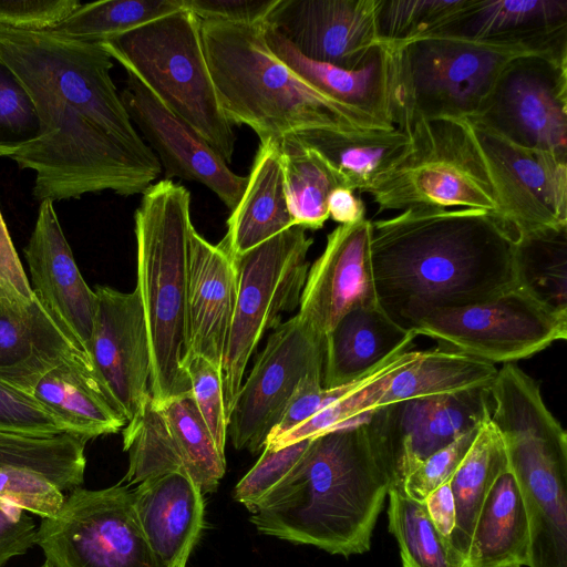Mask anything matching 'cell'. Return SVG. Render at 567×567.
I'll return each instance as SVG.
<instances>
[{
    "instance_id": "obj_1",
    "label": "cell",
    "mask_w": 567,
    "mask_h": 567,
    "mask_svg": "<svg viewBox=\"0 0 567 567\" xmlns=\"http://www.w3.org/2000/svg\"><path fill=\"white\" fill-rule=\"evenodd\" d=\"M0 62L25 89L39 136L10 158L34 173L39 203L111 190L143 194L162 166L137 133L111 78L112 56L101 43L54 30L0 27Z\"/></svg>"
},
{
    "instance_id": "obj_2",
    "label": "cell",
    "mask_w": 567,
    "mask_h": 567,
    "mask_svg": "<svg viewBox=\"0 0 567 567\" xmlns=\"http://www.w3.org/2000/svg\"><path fill=\"white\" fill-rule=\"evenodd\" d=\"M518 234L495 213L415 206L371 220L379 307L413 331L435 310L489 300L517 287Z\"/></svg>"
},
{
    "instance_id": "obj_3",
    "label": "cell",
    "mask_w": 567,
    "mask_h": 567,
    "mask_svg": "<svg viewBox=\"0 0 567 567\" xmlns=\"http://www.w3.org/2000/svg\"><path fill=\"white\" fill-rule=\"evenodd\" d=\"M364 419V417H363ZM390 480L363 420L313 437L250 513L261 534L349 557L368 551Z\"/></svg>"
},
{
    "instance_id": "obj_4",
    "label": "cell",
    "mask_w": 567,
    "mask_h": 567,
    "mask_svg": "<svg viewBox=\"0 0 567 567\" xmlns=\"http://www.w3.org/2000/svg\"><path fill=\"white\" fill-rule=\"evenodd\" d=\"M200 33L221 110L260 143L311 130H392L323 95L270 51L262 23L202 21ZM396 127V126H395Z\"/></svg>"
},
{
    "instance_id": "obj_5",
    "label": "cell",
    "mask_w": 567,
    "mask_h": 567,
    "mask_svg": "<svg viewBox=\"0 0 567 567\" xmlns=\"http://www.w3.org/2000/svg\"><path fill=\"white\" fill-rule=\"evenodd\" d=\"M491 422L524 499L529 524L526 567H567V434L539 384L515 363L489 388Z\"/></svg>"
},
{
    "instance_id": "obj_6",
    "label": "cell",
    "mask_w": 567,
    "mask_h": 567,
    "mask_svg": "<svg viewBox=\"0 0 567 567\" xmlns=\"http://www.w3.org/2000/svg\"><path fill=\"white\" fill-rule=\"evenodd\" d=\"M134 214L137 284L151 349L150 391L158 408L190 392L187 350V274L190 194L172 179L152 184Z\"/></svg>"
},
{
    "instance_id": "obj_7",
    "label": "cell",
    "mask_w": 567,
    "mask_h": 567,
    "mask_svg": "<svg viewBox=\"0 0 567 567\" xmlns=\"http://www.w3.org/2000/svg\"><path fill=\"white\" fill-rule=\"evenodd\" d=\"M390 48L396 65L395 126L404 131L416 117L472 118L509 62L533 54H567V38L517 41L435 34Z\"/></svg>"
},
{
    "instance_id": "obj_8",
    "label": "cell",
    "mask_w": 567,
    "mask_h": 567,
    "mask_svg": "<svg viewBox=\"0 0 567 567\" xmlns=\"http://www.w3.org/2000/svg\"><path fill=\"white\" fill-rule=\"evenodd\" d=\"M101 44L227 164L231 162L236 136L209 72L200 20L192 11L182 8Z\"/></svg>"
},
{
    "instance_id": "obj_9",
    "label": "cell",
    "mask_w": 567,
    "mask_h": 567,
    "mask_svg": "<svg viewBox=\"0 0 567 567\" xmlns=\"http://www.w3.org/2000/svg\"><path fill=\"white\" fill-rule=\"evenodd\" d=\"M403 154L367 190L378 214L415 206L498 214L497 194L467 118L416 117Z\"/></svg>"
},
{
    "instance_id": "obj_10",
    "label": "cell",
    "mask_w": 567,
    "mask_h": 567,
    "mask_svg": "<svg viewBox=\"0 0 567 567\" xmlns=\"http://www.w3.org/2000/svg\"><path fill=\"white\" fill-rule=\"evenodd\" d=\"M312 243L305 228L292 226L233 259L237 297L220 367L228 424L247 364L264 334L281 323L282 313L299 307Z\"/></svg>"
},
{
    "instance_id": "obj_11",
    "label": "cell",
    "mask_w": 567,
    "mask_h": 567,
    "mask_svg": "<svg viewBox=\"0 0 567 567\" xmlns=\"http://www.w3.org/2000/svg\"><path fill=\"white\" fill-rule=\"evenodd\" d=\"M37 545L54 567H167L151 548L133 489L76 487L54 517L42 518Z\"/></svg>"
},
{
    "instance_id": "obj_12",
    "label": "cell",
    "mask_w": 567,
    "mask_h": 567,
    "mask_svg": "<svg viewBox=\"0 0 567 567\" xmlns=\"http://www.w3.org/2000/svg\"><path fill=\"white\" fill-rule=\"evenodd\" d=\"M416 336L489 363H514L567 338V315L555 312L520 287L480 303L439 309L421 319Z\"/></svg>"
},
{
    "instance_id": "obj_13",
    "label": "cell",
    "mask_w": 567,
    "mask_h": 567,
    "mask_svg": "<svg viewBox=\"0 0 567 567\" xmlns=\"http://www.w3.org/2000/svg\"><path fill=\"white\" fill-rule=\"evenodd\" d=\"M489 389L410 399L381 405L363 423L384 465L390 488L402 492L426 457L491 417Z\"/></svg>"
},
{
    "instance_id": "obj_14",
    "label": "cell",
    "mask_w": 567,
    "mask_h": 567,
    "mask_svg": "<svg viewBox=\"0 0 567 567\" xmlns=\"http://www.w3.org/2000/svg\"><path fill=\"white\" fill-rule=\"evenodd\" d=\"M468 121L518 145L567 155V54L509 62Z\"/></svg>"
},
{
    "instance_id": "obj_15",
    "label": "cell",
    "mask_w": 567,
    "mask_h": 567,
    "mask_svg": "<svg viewBox=\"0 0 567 567\" xmlns=\"http://www.w3.org/2000/svg\"><path fill=\"white\" fill-rule=\"evenodd\" d=\"M323 357L324 339L298 315L272 330L243 381L229 417L228 434L235 449L254 454L264 450L299 382L322 372Z\"/></svg>"
},
{
    "instance_id": "obj_16",
    "label": "cell",
    "mask_w": 567,
    "mask_h": 567,
    "mask_svg": "<svg viewBox=\"0 0 567 567\" xmlns=\"http://www.w3.org/2000/svg\"><path fill=\"white\" fill-rule=\"evenodd\" d=\"M471 124L496 189L497 216L518 236L567 225V155L522 146Z\"/></svg>"
},
{
    "instance_id": "obj_17",
    "label": "cell",
    "mask_w": 567,
    "mask_h": 567,
    "mask_svg": "<svg viewBox=\"0 0 567 567\" xmlns=\"http://www.w3.org/2000/svg\"><path fill=\"white\" fill-rule=\"evenodd\" d=\"M120 93L126 112L165 169L167 179L179 177L203 184L231 212L247 185L218 153L184 120L162 104L148 87L126 71Z\"/></svg>"
},
{
    "instance_id": "obj_18",
    "label": "cell",
    "mask_w": 567,
    "mask_h": 567,
    "mask_svg": "<svg viewBox=\"0 0 567 567\" xmlns=\"http://www.w3.org/2000/svg\"><path fill=\"white\" fill-rule=\"evenodd\" d=\"M97 298L86 352L128 422L150 396L151 349L138 290L95 286Z\"/></svg>"
},
{
    "instance_id": "obj_19",
    "label": "cell",
    "mask_w": 567,
    "mask_h": 567,
    "mask_svg": "<svg viewBox=\"0 0 567 567\" xmlns=\"http://www.w3.org/2000/svg\"><path fill=\"white\" fill-rule=\"evenodd\" d=\"M380 0H278L265 24L302 55L343 69L362 65L377 47Z\"/></svg>"
},
{
    "instance_id": "obj_20",
    "label": "cell",
    "mask_w": 567,
    "mask_h": 567,
    "mask_svg": "<svg viewBox=\"0 0 567 567\" xmlns=\"http://www.w3.org/2000/svg\"><path fill=\"white\" fill-rule=\"evenodd\" d=\"M379 306L371 262V220L339 225L309 267L298 316L326 339L339 320L357 308Z\"/></svg>"
},
{
    "instance_id": "obj_21",
    "label": "cell",
    "mask_w": 567,
    "mask_h": 567,
    "mask_svg": "<svg viewBox=\"0 0 567 567\" xmlns=\"http://www.w3.org/2000/svg\"><path fill=\"white\" fill-rule=\"evenodd\" d=\"M23 254L33 293L87 354L97 298L75 264L53 202H40L35 225Z\"/></svg>"
},
{
    "instance_id": "obj_22",
    "label": "cell",
    "mask_w": 567,
    "mask_h": 567,
    "mask_svg": "<svg viewBox=\"0 0 567 567\" xmlns=\"http://www.w3.org/2000/svg\"><path fill=\"white\" fill-rule=\"evenodd\" d=\"M272 54L317 91L358 113L395 127L396 65L394 51L380 44L357 69H343L302 55L265 24Z\"/></svg>"
},
{
    "instance_id": "obj_23",
    "label": "cell",
    "mask_w": 567,
    "mask_h": 567,
    "mask_svg": "<svg viewBox=\"0 0 567 567\" xmlns=\"http://www.w3.org/2000/svg\"><path fill=\"white\" fill-rule=\"evenodd\" d=\"M236 297L234 260L218 244H210L193 228L188 249L185 360L199 355L220 370Z\"/></svg>"
},
{
    "instance_id": "obj_24",
    "label": "cell",
    "mask_w": 567,
    "mask_h": 567,
    "mask_svg": "<svg viewBox=\"0 0 567 567\" xmlns=\"http://www.w3.org/2000/svg\"><path fill=\"white\" fill-rule=\"evenodd\" d=\"M78 355L87 354L37 297L30 303L0 297L1 382L33 395L48 371Z\"/></svg>"
},
{
    "instance_id": "obj_25",
    "label": "cell",
    "mask_w": 567,
    "mask_h": 567,
    "mask_svg": "<svg viewBox=\"0 0 567 567\" xmlns=\"http://www.w3.org/2000/svg\"><path fill=\"white\" fill-rule=\"evenodd\" d=\"M142 530L167 567H186L204 526L199 486L184 472L148 478L133 489Z\"/></svg>"
},
{
    "instance_id": "obj_26",
    "label": "cell",
    "mask_w": 567,
    "mask_h": 567,
    "mask_svg": "<svg viewBox=\"0 0 567 567\" xmlns=\"http://www.w3.org/2000/svg\"><path fill=\"white\" fill-rule=\"evenodd\" d=\"M33 396L71 433L90 440L117 433L127 423L87 355L65 360L48 371Z\"/></svg>"
},
{
    "instance_id": "obj_27",
    "label": "cell",
    "mask_w": 567,
    "mask_h": 567,
    "mask_svg": "<svg viewBox=\"0 0 567 567\" xmlns=\"http://www.w3.org/2000/svg\"><path fill=\"white\" fill-rule=\"evenodd\" d=\"M415 337L379 306L349 311L324 339L322 386L337 388L360 379L388 358L411 350Z\"/></svg>"
},
{
    "instance_id": "obj_28",
    "label": "cell",
    "mask_w": 567,
    "mask_h": 567,
    "mask_svg": "<svg viewBox=\"0 0 567 567\" xmlns=\"http://www.w3.org/2000/svg\"><path fill=\"white\" fill-rule=\"evenodd\" d=\"M292 226L279 145L277 141L260 143L244 194L218 245L235 259Z\"/></svg>"
},
{
    "instance_id": "obj_29",
    "label": "cell",
    "mask_w": 567,
    "mask_h": 567,
    "mask_svg": "<svg viewBox=\"0 0 567 567\" xmlns=\"http://www.w3.org/2000/svg\"><path fill=\"white\" fill-rule=\"evenodd\" d=\"M529 524L514 474L507 467L480 511L468 551L470 567L527 566Z\"/></svg>"
},
{
    "instance_id": "obj_30",
    "label": "cell",
    "mask_w": 567,
    "mask_h": 567,
    "mask_svg": "<svg viewBox=\"0 0 567 567\" xmlns=\"http://www.w3.org/2000/svg\"><path fill=\"white\" fill-rule=\"evenodd\" d=\"M441 34L474 40L567 38V0H472L457 21Z\"/></svg>"
},
{
    "instance_id": "obj_31",
    "label": "cell",
    "mask_w": 567,
    "mask_h": 567,
    "mask_svg": "<svg viewBox=\"0 0 567 567\" xmlns=\"http://www.w3.org/2000/svg\"><path fill=\"white\" fill-rule=\"evenodd\" d=\"M334 169L342 186L367 193L409 145L400 128L333 131L311 130L297 135Z\"/></svg>"
},
{
    "instance_id": "obj_32",
    "label": "cell",
    "mask_w": 567,
    "mask_h": 567,
    "mask_svg": "<svg viewBox=\"0 0 567 567\" xmlns=\"http://www.w3.org/2000/svg\"><path fill=\"white\" fill-rule=\"evenodd\" d=\"M497 371L495 364L458 351L441 347L424 350L420 359L394 374L377 408L410 399L489 389Z\"/></svg>"
},
{
    "instance_id": "obj_33",
    "label": "cell",
    "mask_w": 567,
    "mask_h": 567,
    "mask_svg": "<svg viewBox=\"0 0 567 567\" xmlns=\"http://www.w3.org/2000/svg\"><path fill=\"white\" fill-rule=\"evenodd\" d=\"M506 467L507 457L503 441L488 417L481 425L470 450L451 478L456 520L450 542L466 558L483 503L494 482Z\"/></svg>"
},
{
    "instance_id": "obj_34",
    "label": "cell",
    "mask_w": 567,
    "mask_h": 567,
    "mask_svg": "<svg viewBox=\"0 0 567 567\" xmlns=\"http://www.w3.org/2000/svg\"><path fill=\"white\" fill-rule=\"evenodd\" d=\"M277 143L293 225L306 230L322 228L329 218L328 197L334 188L342 186L339 176L317 151L297 135L284 136Z\"/></svg>"
},
{
    "instance_id": "obj_35",
    "label": "cell",
    "mask_w": 567,
    "mask_h": 567,
    "mask_svg": "<svg viewBox=\"0 0 567 567\" xmlns=\"http://www.w3.org/2000/svg\"><path fill=\"white\" fill-rule=\"evenodd\" d=\"M514 261L518 287L550 310L567 315V225L519 235Z\"/></svg>"
},
{
    "instance_id": "obj_36",
    "label": "cell",
    "mask_w": 567,
    "mask_h": 567,
    "mask_svg": "<svg viewBox=\"0 0 567 567\" xmlns=\"http://www.w3.org/2000/svg\"><path fill=\"white\" fill-rule=\"evenodd\" d=\"M89 441L85 435L70 432L31 436L0 431V470L27 468L71 492L83 484Z\"/></svg>"
},
{
    "instance_id": "obj_37",
    "label": "cell",
    "mask_w": 567,
    "mask_h": 567,
    "mask_svg": "<svg viewBox=\"0 0 567 567\" xmlns=\"http://www.w3.org/2000/svg\"><path fill=\"white\" fill-rule=\"evenodd\" d=\"M182 460L184 471L203 494L215 492L226 471L225 454L218 450L190 392L158 406Z\"/></svg>"
},
{
    "instance_id": "obj_38",
    "label": "cell",
    "mask_w": 567,
    "mask_h": 567,
    "mask_svg": "<svg viewBox=\"0 0 567 567\" xmlns=\"http://www.w3.org/2000/svg\"><path fill=\"white\" fill-rule=\"evenodd\" d=\"M389 529L400 547L403 567H470L429 517L423 503L390 488Z\"/></svg>"
},
{
    "instance_id": "obj_39",
    "label": "cell",
    "mask_w": 567,
    "mask_h": 567,
    "mask_svg": "<svg viewBox=\"0 0 567 567\" xmlns=\"http://www.w3.org/2000/svg\"><path fill=\"white\" fill-rule=\"evenodd\" d=\"M179 0H102L82 4L54 31L103 43L181 10Z\"/></svg>"
},
{
    "instance_id": "obj_40",
    "label": "cell",
    "mask_w": 567,
    "mask_h": 567,
    "mask_svg": "<svg viewBox=\"0 0 567 567\" xmlns=\"http://www.w3.org/2000/svg\"><path fill=\"white\" fill-rule=\"evenodd\" d=\"M122 432L128 468L121 483L130 487L165 473H186L167 423L151 394Z\"/></svg>"
},
{
    "instance_id": "obj_41",
    "label": "cell",
    "mask_w": 567,
    "mask_h": 567,
    "mask_svg": "<svg viewBox=\"0 0 567 567\" xmlns=\"http://www.w3.org/2000/svg\"><path fill=\"white\" fill-rule=\"evenodd\" d=\"M472 0H380V44L392 48L441 34L452 27Z\"/></svg>"
},
{
    "instance_id": "obj_42",
    "label": "cell",
    "mask_w": 567,
    "mask_h": 567,
    "mask_svg": "<svg viewBox=\"0 0 567 567\" xmlns=\"http://www.w3.org/2000/svg\"><path fill=\"white\" fill-rule=\"evenodd\" d=\"M412 362L390 370L365 386L334 401L306 422L266 444L265 447L278 450L292 443L313 439L362 421L367 413L378 406L381 396L386 391L394 374Z\"/></svg>"
},
{
    "instance_id": "obj_43",
    "label": "cell",
    "mask_w": 567,
    "mask_h": 567,
    "mask_svg": "<svg viewBox=\"0 0 567 567\" xmlns=\"http://www.w3.org/2000/svg\"><path fill=\"white\" fill-rule=\"evenodd\" d=\"M39 136L32 100L14 74L0 62V153L10 157Z\"/></svg>"
},
{
    "instance_id": "obj_44",
    "label": "cell",
    "mask_w": 567,
    "mask_h": 567,
    "mask_svg": "<svg viewBox=\"0 0 567 567\" xmlns=\"http://www.w3.org/2000/svg\"><path fill=\"white\" fill-rule=\"evenodd\" d=\"M312 439L302 440L278 450L264 447L256 464L237 483L234 499L251 513L256 505L277 486L299 463Z\"/></svg>"
},
{
    "instance_id": "obj_45",
    "label": "cell",
    "mask_w": 567,
    "mask_h": 567,
    "mask_svg": "<svg viewBox=\"0 0 567 567\" xmlns=\"http://www.w3.org/2000/svg\"><path fill=\"white\" fill-rule=\"evenodd\" d=\"M189 379L190 394L218 450L225 454L228 435L220 370L199 355L184 362Z\"/></svg>"
},
{
    "instance_id": "obj_46",
    "label": "cell",
    "mask_w": 567,
    "mask_h": 567,
    "mask_svg": "<svg viewBox=\"0 0 567 567\" xmlns=\"http://www.w3.org/2000/svg\"><path fill=\"white\" fill-rule=\"evenodd\" d=\"M66 496L39 473L20 467L0 470V499L41 518L59 514Z\"/></svg>"
},
{
    "instance_id": "obj_47",
    "label": "cell",
    "mask_w": 567,
    "mask_h": 567,
    "mask_svg": "<svg viewBox=\"0 0 567 567\" xmlns=\"http://www.w3.org/2000/svg\"><path fill=\"white\" fill-rule=\"evenodd\" d=\"M0 431L31 436H52L70 432L65 424L33 395L1 381Z\"/></svg>"
},
{
    "instance_id": "obj_48",
    "label": "cell",
    "mask_w": 567,
    "mask_h": 567,
    "mask_svg": "<svg viewBox=\"0 0 567 567\" xmlns=\"http://www.w3.org/2000/svg\"><path fill=\"white\" fill-rule=\"evenodd\" d=\"M481 425L426 457L408 475L402 492L410 498L423 503L430 493L450 481L470 450Z\"/></svg>"
},
{
    "instance_id": "obj_49",
    "label": "cell",
    "mask_w": 567,
    "mask_h": 567,
    "mask_svg": "<svg viewBox=\"0 0 567 567\" xmlns=\"http://www.w3.org/2000/svg\"><path fill=\"white\" fill-rule=\"evenodd\" d=\"M80 6L76 0H0V27L53 30Z\"/></svg>"
},
{
    "instance_id": "obj_50",
    "label": "cell",
    "mask_w": 567,
    "mask_h": 567,
    "mask_svg": "<svg viewBox=\"0 0 567 567\" xmlns=\"http://www.w3.org/2000/svg\"><path fill=\"white\" fill-rule=\"evenodd\" d=\"M202 21L262 23L278 0H179Z\"/></svg>"
},
{
    "instance_id": "obj_51",
    "label": "cell",
    "mask_w": 567,
    "mask_h": 567,
    "mask_svg": "<svg viewBox=\"0 0 567 567\" xmlns=\"http://www.w3.org/2000/svg\"><path fill=\"white\" fill-rule=\"evenodd\" d=\"M37 530L24 509L0 499V567L37 544Z\"/></svg>"
},
{
    "instance_id": "obj_52",
    "label": "cell",
    "mask_w": 567,
    "mask_h": 567,
    "mask_svg": "<svg viewBox=\"0 0 567 567\" xmlns=\"http://www.w3.org/2000/svg\"><path fill=\"white\" fill-rule=\"evenodd\" d=\"M0 297L19 303L35 298L0 209Z\"/></svg>"
},
{
    "instance_id": "obj_53",
    "label": "cell",
    "mask_w": 567,
    "mask_h": 567,
    "mask_svg": "<svg viewBox=\"0 0 567 567\" xmlns=\"http://www.w3.org/2000/svg\"><path fill=\"white\" fill-rule=\"evenodd\" d=\"M423 505L436 529L446 538L455 527L456 508L451 480L439 486L424 499Z\"/></svg>"
},
{
    "instance_id": "obj_54",
    "label": "cell",
    "mask_w": 567,
    "mask_h": 567,
    "mask_svg": "<svg viewBox=\"0 0 567 567\" xmlns=\"http://www.w3.org/2000/svg\"><path fill=\"white\" fill-rule=\"evenodd\" d=\"M328 213L339 225L354 224L365 218V206L352 189L340 186L328 197Z\"/></svg>"
},
{
    "instance_id": "obj_55",
    "label": "cell",
    "mask_w": 567,
    "mask_h": 567,
    "mask_svg": "<svg viewBox=\"0 0 567 567\" xmlns=\"http://www.w3.org/2000/svg\"><path fill=\"white\" fill-rule=\"evenodd\" d=\"M40 567H54L51 563L45 560Z\"/></svg>"
},
{
    "instance_id": "obj_56",
    "label": "cell",
    "mask_w": 567,
    "mask_h": 567,
    "mask_svg": "<svg viewBox=\"0 0 567 567\" xmlns=\"http://www.w3.org/2000/svg\"><path fill=\"white\" fill-rule=\"evenodd\" d=\"M512 567H524V566H512Z\"/></svg>"
},
{
    "instance_id": "obj_57",
    "label": "cell",
    "mask_w": 567,
    "mask_h": 567,
    "mask_svg": "<svg viewBox=\"0 0 567 567\" xmlns=\"http://www.w3.org/2000/svg\"><path fill=\"white\" fill-rule=\"evenodd\" d=\"M0 157H1V153H0Z\"/></svg>"
}]
</instances>
